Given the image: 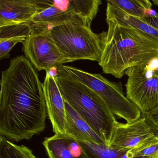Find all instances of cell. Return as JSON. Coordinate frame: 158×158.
I'll return each mask as SVG.
<instances>
[{
    "label": "cell",
    "instance_id": "15",
    "mask_svg": "<svg viewBox=\"0 0 158 158\" xmlns=\"http://www.w3.org/2000/svg\"><path fill=\"white\" fill-rule=\"evenodd\" d=\"M106 15V18L112 19L119 23L129 25L158 40V30L149 24L145 18L129 15L108 2Z\"/></svg>",
    "mask_w": 158,
    "mask_h": 158
},
{
    "label": "cell",
    "instance_id": "19",
    "mask_svg": "<svg viewBox=\"0 0 158 158\" xmlns=\"http://www.w3.org/2000/svg\"><path fill=\"white\" fill-rule=\"evenodd\" d=\"M32 30L33 27L29 23L0 27V40L13 38H26Z\"/></svg>",
    "mask_w": 158,
    "mask_h": 158
},
{
    "label": "cell",
    "instance_id": "5",
    "mask_svg": "<svg viewBox=\"0 0 158 158\" xmlns=\"http://www.w3.org/2000/svg\"><path fill=\"white\" fill-rule=\"evenodd\" d=\"M59 75L78 81L88 87L106 103L114 115L131 123L141 117L139 109L124 96L121 82H112L99 74L91 73L76 67L58 65Z\"/></svg>",
    "mask_w": 158,
    "mask_h": 158
},
{
    "label": "cell",
    "instance_id": "25",
    "mask_svg": "<svg viewBox=\"0 0 158 158\" xmlns=\"http://www.w3.org/2000/svg\"><path fill=\"white\" fill-rule=\"evenodd\" d=\"M152 71H153V73L156 76L158 77V67L156 68H154L153 69H152Z\"/></svg>",
    "mask_w": 158,
    "mask_h": 158
},
{
    "label": "cell",
    "instance_id": "22",
    "mask_svg": "<svg viewBox=\"0 0 158 158\" xmlns=\"http://www.w3.org/2000/svg\"><path fill=\"white\" fill-rule=\"evenodd\" d=\"M145 19L149 24L158 30V13L154 16L145 18Z\"/></svg>",
    "mask_w": 158,
    "mask_h": 158
},
{
    "label": "cell",
    "instance_id": "9",
    "mask_svg": "<svg viewBox=\"0 0 158 158\" xmlns=\"http://www.w3.org/2000/svg\"><path fill=\"white\" fill-rule=\"evenodd\" d=\"M43 85L47 112L53 131L55 134H65L64 100L56 79L46 75Z\"/></svg>",
    "mask_w": 158,
    "mask_h": 158
},
{
    "label": "cell",
    "instance_id": "11",
    "mask_svg": "<svg viewBox=\"0 0 158 158\" xmlns=\"http://www.w3.org/2000/svg\"><path fill=\"white\" fill-rule=\"evenodd\" d=\"M42 144L49 158H87L79 141L66 134L45 138Z\"/></svg>",
    "mask_w": 158,
    "mask_h": 158
},
{
    "label": "cell",
    "instance_id": "1",
    "mask_svg": "<svg viewBox=\"0 0 158 158\" xmlns=\"http://www.w3.org/2000/svg\"><path fill=\"white\" fill-rule=\"evenodd\" d=\"M0 136L11 141L29 140L46 128L43 89L32 65L16 64L2 72Z\"/></svg>",
    "mask_w": 158,
    "mask_h": 158
},
{
    "label": "cell",
    "instance_id": "21",
    "mask_svg": "<svg viewBox=\"0 0 158 158\" xmlns=\"http://www.w3.org/2000/svg\"><path fill=\"white\" fill-rule=\"evenodd\" d=\"M143 115L153 129L158 131V106L154 110Z\"/></svg>",
    "mask_w": 158,
    "mask_h": 158
},
{
    "label": "cell",
    "instance_id": "10",
    "mask_svg": "<svg viewBox=\"0 0 158 158\" xmlns=\"http://www.w3.org/2000/svg\"><path fill=\"white\" fill-rule=\"evenodd\" d=\"M37 9L35 0H0V27L30 23Z\"/></svg>",
    "mask_w": 158,
    "mask_h": 158
},
{
    "label": "cell",
    "instance_id": "4",
    "mask_svg": "<svg viewBox=\"0 0 158 158\" xmlns=\"http://www.w3.org/2000/svg\"><path fill=\"white\" fill-rule=\"evenodd\" d=\"M51 34L63 59V64L80 60L99 62L106 32L96 34L80 21H72L50 28Z\"/></svg>",
    "mask_w": 158,
    "mask_h": 158
},
{
    "label": "cell",
    "instance_id": "18",
    "mask_svg": "<svg viewBox=\"0 0 158 158\" xmlns=\"http://www.w3.org/2000/svg\"><path fill=\"white\" fill-rule=\"evenodd\" d=\"M78 141L87 158H120L127 152L115 150L105 144Z\"/></svg>",
    "mask_w": 158,
    "mask_h": 158
},
{
    "label": "cell",
    "instance_id": "20",
    "mask_svg": "<svg viewBox=\"0 0 158 158\" xmlns=\"http://www.w3.org/2000/svg\"><path fill=\"white\" fill-rule=\"evenodd\" d=\"M26 38H13L0 40V59L3 60L10 57V52L12 48L19 42L23 43Z\"/></svg>",
    "mask_w": 158,
    "mask_h": 158
},
{
    "label": "cell",
    "instance_id": "23",
    "mask_svg": "<svg viewBox=\"0 0 158 158\" xmlns=\"http://www.w3.org/2000/svg\"><path fill=\"white\" fill-rule=\"evenodd\" d=\"M46 75L51 77L56 78L59 75V69L58 66L51 67L46 71Z\"/></svg>",
    "mask_w": 158,
    "mask_h": 158
},
{
    "label": "cell",
    "instance_id": "6",
    "mask_svg": "<svg viewBox=\"0 0 158 158\" xmlns=\"http://www.w3.org/2000/svg\"><path fill=\"white\" fill-rule=\"evenodd\" d=\"M126 97L143 114L158 106V77L149 65L133 67L125 73Z\"/></svg>",
    "mask_w": 158,
    "mask_h": 158
},
{
    "label": "cell",
    "instance_id": "7",
    "mask_svg": "<svg viewBox=\"0 0 158 158\" xmlns=\"http://www.w3.org/2000/svg\"><path fill=\"white\" fill-rule=\"evenodd\" d=\"M158 142V135L145 116L131 123L115 122L109 147L126 152L135 149L136 152Z\"/></svg>",
    "mask_w": 158,
    "mask_h": 158
},
{
    "label": "cell",
    "instance_id": "16",
    "mask_svg": "<svg viewBox=\"0 0 158 158\" xmlns=\"http://www.w3.org/2000/svg\"><path fill=\"white\" fill-rule=\"evenodd\" d=\"M107 2L135 17L147 18L154 16L157 13L152 9V3L148 0H107Z\"/></svg>",
    "mask_w": 158,
    "mask_h": 158
},
{
    "label": "cell",
    "instance_id": "13",
    "mask_svg": "<svg viewBox=\"0 0 158 158\" xmlns=\"http://www.w3.org/2000/svg\"><path fill=\"white\" fill-rule=\"evenodd\" d=\"M64 104L66 114L65 134L78 141L98 145L105 144L75 110L65 100Z\"/></svg>",
    "mask_w": 158,
    "mask_h": 158
},
{
    "label": "cell",
    "instance_id": "26",
    "mask_svg": "<svg viewBox=\"0 0 158 158\" xmlns=\"http://www.w3.org/2000/svg\"><path fill=\"white\" fill-rule=\"evenodd\" d=\"M152 2L154 4V5L158 7V0H152Z\"/></svg>",
    "mask_w": 158,
    "mask_h": 158
},
{
    "label": "cell",
    "instance_id": "2",
    "mask_svg": "<svg viewBox=\"0 0 158 158\" xmlns=\"http://www.w3.org/2000/svg\"><path fill=\"white\" fill-rule=\"evenodd\" d=\"M105 44L99 65L103 73L121 78L130 68L158 60V40L128 24L106 18Z\"/></svg>",
    "mask_w": 158,
    "mask_h": 158
},
{
    "label": "cell",
    "instance_id": "8",
    "mask_svg": "<svg viewBox=\"0 0 158 158\" xmlns=\"http://www.w3.org/2000/svg\"><path fill=\"white\" fill-rule=\"evenodd\" d=\"M27 59L38 71L63 64L61 54L52 39L49 28H35L23 42Z\"/></svg>",
    "mask_w": 158,
    "mask_h": 158
},
{
    "label": "cell",
    "instance_id": "3",
    "mask_svg": "<svg viewBox=\"0 0 158 158\" xmlns=\"http://www.w3.org/2000/svg\"><path fill=\"white\" fill-rule=\"evenodd\" d=\"M55 79L64 99L109 147L116 120L104 101L78 81L60 75Z\"/></svg>",
    "mask_w": 158,
    "mask_h": 158
},
{
    "label": "cell",
    "instance_id": "17",
    "mask_svg": "<svg viewBox=\"0 0 158 158\" xmlns=\"http://www.w3.org/2000/svg\"><path fill=\"white\" fill-rule=\"evenodd\" d=\"M0 158H36L32 150L0 136Z\"/></svg>",
    "mask_w": 158,
    "mask_h": 158
},
{
    "label": "cell",
    "instance_id": "24",
    "mask_svg": "<svg viewBox=\"0 0 158 158\" xmlns=\"http://www.w3.org/2000/svg\"><path fill=\"white\" fill-rule=\"evenodd\" d=\"M120 158H128V157H127V154H126V153H125V154H124L123 155V156H122V157H121ZM149 158V157H146V156H134V157H132V158Z\"/></svg>",
    "mask_w": 158,
    "mask_h": 158
},
{
    "label": "cell",
    "instance_id": "12",
    "mask_svg": "<svg viewBox=\"0 0 158 158\" xmlns=\"http://www.w3.org/2000/svg\"><path fill=\"white\" fill-rule=\"evenodd\" d=\"M35 2L37 5V11L29 23L33 27L50 29L65 22L81 21L73 14L59 10L52 5L50 0H35Z\"/></svg>",
    "mask_w": 158,
    "mask_h": 158
},
{
    "label": "cell",
    "instance_id": "14",
    "mask_svg": "<svg viewBox=\"0 0 158 158\" xmlns=\"http://www.w3.org/2000/svg\"><path fill=\"white\" fill-rule=\"evenodd\" d=\"M50 2L59 10L73 14L89 27L102 4L100 0H50Z\"/></svg>",
    "mask_w": 158,
    "mask_h": 158
}]
</instances>
